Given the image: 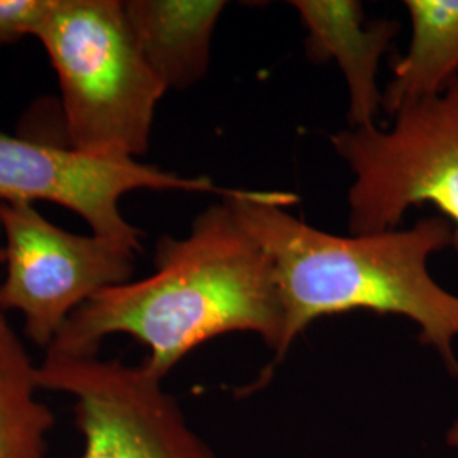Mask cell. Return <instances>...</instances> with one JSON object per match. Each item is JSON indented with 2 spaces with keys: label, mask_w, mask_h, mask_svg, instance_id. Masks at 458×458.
<instances>
[{
  "label": "cell",
  "mask_w": 458,
  "mask_h": 458,
  "mask_svg": "<svg viewBox=\"0 0 458 458\" xmlns=\"http://www.w3.org/2000/svg\"><path fill=\"white\" fill-rule=\"evenodd\" d=\"M234 331L259 335L278 355L284 312L268 253L223 199L185 236L158 240L151 276L83 304L47 352L98 355L107 336L128 335L147 346L148 370L165 378L197 346Z\"/></svg>",
  "instance_id": "obj_1"
},
{
  "label": "cell",
  "mask_w": 458,
  "mask_h": 458,
  "mask_svg": "<svg viewBox=\"0 0 458 458\" xmlns=\"http://www.w3.org/2000/svg\"><path fill=\"white\" fill-rule=\"evenodd\" d=\"M223 199L274 265L284 312L276 361L312 321L365 310L410 318L421 342L458 376V295L428 270L435 253L454 246V226L445 217H425L408 229L338 236L287 213L297 202L294 194L233 191Z\"/></svg>",
  "instance_id": "obj_2"
},
{
  "label": "cell",
  "mask_w": 458,
  "mask_h": 458,
  "mask_svg": "<svg viewBox=\"0 0 458 458\" xmlns=\"http://www.w3.org/2000/svg\"><path fill=\"white\" fill-rule=\"evenodd\" d=\"M56 72L66 145L136 158L149 148L166 92L147 65L121 0H55L34 36Z\"/></svg>",
  "instance_id": "obj_3"
},
{
  "label": "cell",
  "mask_w": 458,
  "mask_h": 458,
  "mask_svg": "<svg viewBox=\"0 0 458 458\" xmlns=\"http://www.w3.org/2000/svg\"><path fill=\"white\" fill-rule=\"evenodd\" d=\"M393 117L389 130L350 128L331 136L353 174L348 231L397 229L410 208L433 204L454 226L458 251V77L442 94Z\"/></svg>",
  "instance_id": "obj_4"
},
{
  "label": "cell",
  "mask_w": 458,
  "mask_h": 458,
  "mask_svg": "<svg viewBox=\"0 0 458 458\" xmlns=\"http://www.w3.org/2000/svg\"><path fill=\"white\" fill-rule=\"evenodd\" d=\"M0 231L5 236L0 310L19 312L26 336L45 352L94 295L132 280V248L58 228L34 204L0 206Z\"/></svg>",
  "instance_id": "obj_5"
},
{
  "label": "cell",
  "mask_w": 458,
  "mask_h": 458,
  "mask_svg": "<svg viewBox=\"0 0 458 458\" xmlns=\"http://www.w3.org/2000/svg\"><path fill=\"white\" fill-rule=\"evenodd\" d=\"M38 380L43 391L72 397L82 458H216L143 363L47 352Z\"/></svg>",
  "instance_id": "obj_6"
},
{
  "label": "cell",
  "mask_w": 458,
  "mask_h": 458,
  "mask_svg": "<svg viewBox=\"0 0 458 458\" xmlns=\"http://www.w3.org/2000/svg\"><path fill=\"white\" fill-rule=\"evenodd\" d=\"M213 192L226 197L209 177H185L136 158H107L75 148L0 132V206L47 200L81 216L92 234L141 251V229L121 213L132 191Z\"/></svg>",
  "instance_id": "obj_7"
},
{
  "label": "cell",
  "mask_w": 458,
  "mask_h": 458,
  "mask_svg": "<svg viewBox=\"0 0 458 458\" xmlns=\"http://www.w3.org/2000/svg\"><path fill=\"white\" fill-rule=\"evenodd\" d=\"M291 5L308 31V56L316 64L335 60L344 72L350 128L376 126L382 107L378 65L401 26L391 19L367 22L357 0H293Z\"/></svg>",
  "instance_id": "obj_8"
},
{
  "label": "cell",
  "mask_w": 458,
  "mask_h": 458,
  "mask_svg": "<svg viewBox=\"0 0 458 458\" xmlns=\"http://www.w3.org/2000/svg\"><path fill=\"white\" fill-rule=\"evenodd\" d=\"M223 0H126L132 36L149 70L166 90L200 82L211 64V43Z\"/></svg>",
  "instance_id": "obj_9"
},
{
  "label": "cell",
  "mask_w": 458,
  "mask_h": 458,
  "mask_svg": "<svg viewBox=\"0 0 458 458\" xmlns=\"http://www.w3.org/2000/svg\"><path fill=\"white\" fill-rule=\"evenodd\" d=\"M410 48L394 65L382 107H401L442 94L458 77V0H406Z\"/></svg>",
  "instance_id": "obj_10"
},
{
  "label": "cell",
  "mask_w": 458,
  "mask_h": 458,
  "mask_svg": "<svg viewBox=\"0 0 458 458\" xmlns=\"http://www.w3.org/2000/svg\"><path fill=\"white\" fill-rule=\"evenodd\" d=\"M38 365L9 321L0 323V458H49L55 416L39 399Z\"/></svg>",
  "instance_id": "obj_11"
},
{
  "label": "cell",
  "mask_w": 458,
  "mask_h": 458,
  "mask_svg": "<svg viewBox=\"0 0 458 458\" xmlns=\"http://www.w3.org/2000/svg\"><path fill=\"white\" fill-rule=\"evenodd\" d=\"M55 0H0V45L36 36Z\"/></svg>",
  "instance_id": "obj_12"
},
{
  "label": "cell",
  "mask_w": 458,
  "mask_h": 458,
  "mask_svg": "<svg viewBox=\"0 0 458 458\" xmlns=\"http://www.w3.org/2000/svg\"><path fill=\"white\" fill-rule=\"evenodd\" d=\"M446 442L448 445L452 446V448H455L458 450V421H455L452 428L448 429V433H446Z\"/></svg>",
  "instance_id": "obj_13"
},
{
  "label": "cell",
  "mask_w": 458,
  "mask_h": 458,
  "mask_svg": "<svg viewBox=\"0 0 458 458\" xmlns=\"http://www.w3.org/2000/svg\"><path fill=\"white\" fill-rule=\"evenodd\" d=\"M0 265H5V250L4 248H0ZM2 321H7V318H5V312L0 310V323Z\"/></svg>",
  "instance_id": "obj_14"
}]
</instances>
